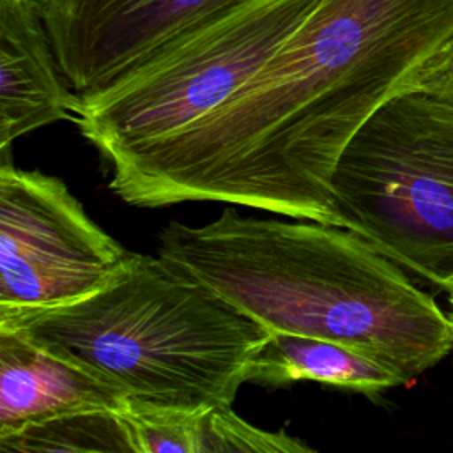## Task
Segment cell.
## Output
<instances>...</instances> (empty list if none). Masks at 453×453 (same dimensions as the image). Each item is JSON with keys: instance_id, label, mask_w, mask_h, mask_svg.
<instances>
[{"instance_id": "7a4b0ae2", "label": "cell", "mask_w": 453, "mask_h": 453, "mask_svg": "<svg viewBox=\"0 0 453 453\" xmlns=\"http://www.w3.org/2000/svg\"><path fill=\"white\" fill-rule=\"evenodd\" d=\"M157 255L271 333L345 345L411 384L453 349L435 301L361 235L226 207L200 226L168 223Z\"/></svg>"}, {"instance_id": "7c38bea8", "label": "cell", "mask_w": 453, "mask_h": 453, "mask_svg": "<svg viewBox=\"0 0 453 453\" xmlns=\"http://www.w3.org/2000/svg\"><path fill=\"white\" fill-rule=\"evenodd\" d=\"M195 453H319L303 441L260 428L232 407L212 409L198 419Z\"/></svg>"}, {"instance_id": "5b68a950", "label": "cell", "mask_w": 453, "mask_h": 453, "mask_svg": "<svg viewBox=\"0 0 453 453\" xmlns=\"http://www.w3.org/2000/svg\"><path fill=\"white\" fill-rule=\"evenodd\" d=\"M338 226L453 292V106L421 92L382 104L331 177Z\"/></svg>"}, {"instance_id": "277c9868", "label": "cell", "mask_w": 453, "mask_h": 453, "mask_svg": "<svg viewBox=\"0 0 453 453\" xmlns=\"http://www.w3.org/2000/svg\"><path fill=\"white\" fill-rule=\"evenodd\" d=\"M322 0H235L104 92L74 103L80 134L115 172L241 90Z\"/></svg>"}, {"instance_id": "8992f818", "label": "cell", "mask_w": 453, "mask_h": 453, "mask_svg": "<svg viewBox=\"0 0 453 453\" xmlns=\"http://www.w3.org/2000/svg\"><path fill=\"white\" fill-rule=\"evenodd\" d=\"M129 257L58 177L0 161V310L87 297Z\"/></svg>"}, {"instance_id": "6da1fadb", "label": "cell", "mask_w": 453, "mask_h": 453, "mask_svg": "<svg viewBox=\"0 0 453 453\" xmlns=\"http://www.w3.org/2000/svg\"><path fill=\"white\" fill-rule=\"evenodd\" d=\"M451 35L453 0H322L241 90L108 186L136 207L223 202L338 226L343 149Z\"/></svg>"}, {"instance_id": "9c48e42d", "label": "cell", "mask_w": 453, "mask_h": 453, "mask_svg": "<svg viewBox=\"0 0 453 453\" xmlns=\"http://www.w3.org/2000/svg\"><path fill=\"white\" fill-rule=\"evenodd\" d=\"M103 407L127 411L120 396L85 372L0 329V432Z\"/></svg>"}, {"instance_id": "3957f363", "label": "cell", "mask_w": 453, "mask_h": 453, "mask_svg": "<svg viewBox=\"0 0 453 453\" xmlns=\"http://www.w3.org/2000/svg\"><path fill=\"white\" fill-rule=\"evenodd\" d=\"M0 329L76 366L127 407H230L271 331L161 255L131 253L78 301L0 310Z\"/></svg>"}, {"instance_id": "9a60e30c", "label": "cell", "mask_w": 453, "mask_h": 453, "mask_svg": "<svg viewBox=\"0 0 453 453\" xmlns=\"http://www.w3.org/2000/svg\"><path fill=\"white\" fill-rule=\"evenodd\" d=\"M449 304H451V311L448 313V320H449V326L453 331V292H449Z\"/></svg>"}, {"instance_id": "52a82bcc", "label": "cell", "mask_w": 453, "mask_h": 453, "mask_svg": "<svg viewBox=\"0 0 453 453\" xmlns=\"http://www.w3.org/2000/svg\"><path fill=\"white\" fill-rule=\"evenodd\" d=\"M35 2L62 76L78 103L104 92L235 0Z\"/></svg>"}, {"instance_id": "5bb4252c", "label": "cell", "mask_w": 453, "mask_h": 453, "mask_svg": "<svg viewBox=\"0 0 453 453\" xmlns=\"http://www.w3.org/2000/svg\"><path fill=\"white\" fill-rule=\"evenodd\" d=\"M405 92H421L453 106V35L416 71Z\"/></svg>"}, {"instance_id": "30bf717a", "label": "cell", "mask_w": 453, "mask_h": 453, "mask_svg": "<svg viewBox=\"0 0 453 453\" xmlns=\"http://www.w3.org/2000/svg\"><path fill=\"white\" fill-rule=\"evenodd\" d=\"M299 380H313L370 396L403 384L389 368L345 345L301 334L271 333L257 350L246 382L283 388Z\"/></svg>"}, {"instance_id": "4fadbf2b", "label": "cell", "mask_w": 453, "mask_h": 453, "mask_svg": "<svg viewBox=\"0 0 453 453\" xmlns=\"http://www.w3.org/2000/svg\"><path fill=\"white\" fill-rule=\"evenodd\" d=\"M145 453H195V432L202 414L127 407Z\"/></svg>"}, {"instance_id": "ba28073f", "label": "cell", "mask_w": 453, "mask_h": 453, "mask_svg": "<svg viewBox=\"0 0 453 453\" xmlns=\"http://www.w3.org/2000/svg\"><path fill=\"white\" fill-rule=\"evenodd\" d=\"M67 87L35 0H0V156L58 120H74Z\"/></svg>"}, {"instance_id": "8fae6325", "label": "cell", "mask_w": 453, "mask_h": 453, "mask_svg": "<svg viewBox=\"0 0 453 453\" xmlns=\"http://www.w3.org/2000/svg\"><path fill=\"white\" fill-rule=\"evenodd\" d=\"M0 453H145L133 419L119 409H83L0 432Z\"/></svg>"}]
</instances>
